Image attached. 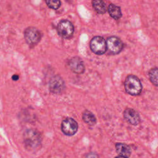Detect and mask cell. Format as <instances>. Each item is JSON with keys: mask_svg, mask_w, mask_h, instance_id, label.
Returning <instances> with one entry per match:
<instances>
[{"mask_svg": "<svg viewBox=\"0 0 158 158\" xmlns=\"http://www.w3.org/2000/svg\"><path fill=\"white\" fill-rule=\"evenodd\" d=\"M41 136L36 130L29 129L24 133V143L27 148L34 149L41 143Z\"/></svg>", "mask_w": 158, "mask_h": 158, "instance_id": "cell-2", "label": "cell"}, {"mask_svg": "<svg viewBox=\"0 0 158 158\" xmlns=\"http://www.w3.org/2000/svg\"><path fill=\"white\" fill-rule=\"evenodd\" d=\"M47 6L52 9H58L61 5L60 0H45Z\"/></svg>", "mask_w": 158, "mask_h": 158, "instance_id": "cell-16", "label": "cell"}, {"mask_svg": "<svg viewBox=\"0 0 158 158\" xmlns=\"http://www.w3.org/2000/svg\"><path fill=\"white\" fill-rule=\"evenodd\" d=\"M108 12L110 16L115 20H118L120 19L122 15L120 7L113 4H109L108 7Z\"/></svg>", "mask_w": 158, "mask_h": 158, "instance_id": "cell-12", "label": "cell"}, {"mask_svg": "<svg viewBox=\"0 0 158 158\" xmlns=\"http://www.w3.org/2000/svg\"><path fill=\"white\" fill-rule=\"evenodd\" d=\"M83 121L89 125H94L96 123V118L94 115L89 110H85L82 114Z\"/></svg>", "mask_w": 158, "mask_h": 158, "instance_id": "cell-14", "label": "cell"}, {"mask_svg": "<svg viewBox=\"0 0 158 158\" xmlns=\"http://www.w3.org/2000/svg\"><path fill=\"white\" fill-rule=\"evenodd\" d=\"M107 49L112 54H117L122 51L123 43L120 38L117 36H110L106 41Z\"/></svg>", "mask_w": 158, "mask_h": 158, "instance_id": "cell-7", "label": "cell"}, {"mask_svg": "<svg viewBox=\"0 0 158 158\" xmlns=\"http://www.w3.org/2000/svg\"><path fill=\"white\" fill-rule=\"evenodd\" d=\"M19 75H16V74H15V75H14L13 76H12V80H17L18 79H19Z\"/></svg>", "mask_w": 158, "mask_h": 158, "instance_id": "cell-17", "label": "cell"}, {"mask_svg": "<svg viewBox=\"0 0 158 158\" xmlns=\"http://www.w3.org/2000/svg\"><path fill=\"white\" fill-rule=\"evenodd\" d=\"M69 66L71 70L77 74H81L85 71V65L82 59L79 57H73L70 59Z\"/></svg>", "mask_w": 158, "mask_h": 158, "instance_id": "cell-9", "label": "cell"}, {"mask_svg": "<svg viewBox=\"0 0 158 158\" xmlns=\"http://www.w3.org/2000/svg\"><path fill=\"white\" fill-rule=\"evenodd\" d=\"M123 117L125 120L131 125H136L140 122L139 115L133 109H126L123 112Z\"/></svg>", "mask_w": 158, "mask_h": 158, "instance_id": "cell-10", "label": "cell"}, {"mask_svg": "<svg viewBox=\"0 0 158 158\" xmlns=\"http://www.w3.org/2000/svg\"><path fill=\"white\" fill-rule=\"evenodd\" d=\"M92 5L96 12L99 14H103L107 10L106 5L102 0H92Z\"/></svg>", "mask_w": 158, "mask_h": 158, "instance_id": "cell-13", "label": "cell"}, {"mask_svg": "<svg viewBox=\"0 0 158 158\" xmlns=\"http://www.w3.org/2000/svg\"><path fill=\"white\" fill-rule=\"evenodd\" d=\"M126 92L130 95H139L142 91V85L139 79L135 75H128L124 82Z\"/></svg>", "mask_w": 158, "mask_h": 158, "instance_id": "cell-1", "label": "cell"}, {"mask_svg": "<svg viewBox=\"0 0 158 158\" xmlns=\"http://www.w3.org/2000/svg\"><path fill=\"white\" fill-rule=\"evenodd\" d=\"M115 150L119 155L118 157H128L131 153L130 147L123 143H117L115 144Z\"/></svg>", "mask_w": 158, "mask_h": 158, "instance_id": "cell-11", "label": "cell"}, {"mask_svg": "<svg viewBox=\"0 0 158 158\" xmlns=\"http://www.w3.org/2000/svg\"><path fill=\"white\" fill-rule=\"evenodd\" d=\"M149 76L151 83L154 85L158 86V68L152 69L149 72Z\"/></svg>", "mask_w": 158, "mask_h": 158, "instance_id": "cell-15", "label": "cell"}, {"mask_svg": "<svg viewBox=\"0 0 158 158\" xmlns=\"http://www.w3.org/2000/svg\"><path fill=\"white\" fill-rule=\"evenodd\" d=\"M90 48L94 54L101 55L107 50L106 41L102 36H94L90 41Z\"/></svg>", "mask_w": 158, "mask_h": 158, "instance_id": "cell-5", "label": "cell"}, {"mask_svg": "<svg viewBox=\"0 0 158 158\" xmlns=\"http://www.w3.org/2000/svg\"><path fill=\"white\" fill-rule=\"evenodd\" d=\"M49 90L54 94H60L65 89V83L63 79L59 75L53 77L49 85Z\"/></svg>", "mask_w": 158, "mask_h": 158, "instance_id": "cell-8", "label": "cell"}, {"mask_svg": "<svg viewBox=\"0 0 158 158\" xmlns=\"http://www.w3.org/2000/svg\"><path fill=\"white\" fill-rule=\"evenodd\" d=\"M24 38L28 44L34 46L40 42L41 38V33L36 28L29 27L24 31Z\"/></svg>", "mask_w": 158, "mask_h": 158, "instance_id": "cell-3", "label": "cell"}, {"mask_svg": "<svg viewBox=\"0 0 158 158\" xmlns=\"http://www.w3.org/2000/svg\"><path fill=\"white\" fill-rule=\"evenodd\" d=\"M57 33L63 38H70L72 36L74 27L73 24L67 20H61L57 27Z\"/></svg>", "mask_w": 158, "mask_h": 158, "instance_id": "cell-4", "label": "cell"}, {"mask_svg": "<svg viewBox=\"0 0 158 158\" xmlns=\"http://www.w3.org/2000/svg\"><path fill=\"white\" fill-rule=\"evenodd\" d=\"M61 130L65 135H73L78 130V123L73 118L67 117L62 122Z\"/></svg>", "mask_w": 158, "mask_h": 158, "instance_id": "cell-6", "label": "cell"}]
</instances>
